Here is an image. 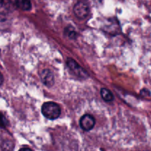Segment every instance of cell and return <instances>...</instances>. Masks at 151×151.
<instances>
[{"mask_svg":"<svg viewBox=\"0 0 151 151\" xmlns=\"http://www.w3.org/2000/svg\"><path fill=\"white\" fill-rule=\"evenodd\" d=\"M42 113L49 119H56L60 115V107L58 104L52 102H45L41 107Z\"/></svg>","mask_w":151,"mask_h":151,"instance_id":"6da1fadb","label":"cell"},{"mask_svg":"<svg viewBox=\"0 0 151 151\" xmlns=\"http://www.w3.org/2000/svg\"><path fill=\"white\" fill-rule=\"evenodd\" d=\"M74 13L77 17L81 19L86 18L89 13V7L88 4L85 1H78L74 7Z\"/></svg>","mask_w":151,"mask_h":151,"instance_id":"7a4b0ae2","label":"cell"},{"mask_svg":"<svg viewBox=\"0 0 151 151\" xmlns=\"http://www.w3.org/2000/svg\"><path fill=\"white\" fill-rule=\"evenodd\" d=\"M67 65L69 68V69H71V70H72L77 76L80 77V78H86L88 76V73H86V71L83 68H81V67L72 59H68Z\"/></svg>","mask_w":151,"mask_h":151,"instance_id":"3957f363","label":"cell"},{"mask_svg":"<svg viewBox=\"0 0 151 151\" xmlns=\"http://www.w3.org/2000/svg\"><path fill=\"white\" fill-rule=\"evenodd\" d=\"M95 124V119L90 114H86L81 117L80 120V125L81 128L85 131L91 130Z\"/></svg>","mask_w":151,"mask_h":151,"instance_id":"277c9868","label":"cell"},{"mask_svg":"<svg viewBox=\"0 0 151 151\" xmlns=\"http://www.w3.org/2000/svg\"><path fill=\"white\" fill-rule=\"evenodd\" d=\"M40 75H41V78L44 84L50 87L54 84V76L50 70H41Z\"/></svg>","mask_w":151,"mask_h":151,"instance_id":"5b68a950","label":"cell"},{"mask_svg":"<svg viewBox=\"0 0 151 151\" xmlns=\"http://www.w3.org/2000/svg\"><path fill=\"white\" fill-rule=\"evenodd\" d=\"M15 4L18 8L25 11L30 10L32 6L30 0H15Z\"/></svg>","mask_w":151,"mask_h":151,"instance_id":"8992f818","label":"cell"},{"mask_svg":"<svg viewBox=\"0 0 151 151\" xmlns=\"http://www.w3.org/2000/svg\"><path fill=\"white\" fill-rule=\"evenodd\" d=\"M101 96L106 102H111L114 100V95L111 92L106 88H102L100 90Z\"/></svg>","mask_w":151,"mask_h":151,"instance_id":"52a82bcc","label":"cell"},{"mask_svg":"<svg viewBox=\"0 0 151 151\" xmlns=\"http://www.w3.org/2000/svg\"><path fill=\"white\" fill-rule=\"evenodd\" d=\"M10 0H0V13H5L10 10Z\"/></svg>","mask_w":151,"mask_h":151,"instance_id":"ba28073f","label":"cell"},{"mask_svg":"<svg viewBox=\"0 0 151 151\" xmlns=\"http://www.w3.org/2000/svg\"><path fill=\"white\" fill-rule=\"evenodd\" d=\"M19 151H32V150L31 149H29V148L24 147V148H22L21 150H19Z\"/></svg>","mask_w":151,"mask_h":151,"instance_id":"9c48e42d","label":"cell"},{"mask_svg":"<svg viewBox=\"0 0 151 151\" xmlns=\"http://www.w3.org/2000/svg\"><path fill=\"white\" fill-rule=\"evenodd\" d=\"M3 81H4V78H3L2 74L0 73V85H1V84H2Z\"/></svg>","mask_w":151,"mask_h":151,"instance_id":"30bf717a","label":"cell"}]
</instances>
